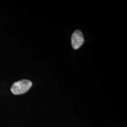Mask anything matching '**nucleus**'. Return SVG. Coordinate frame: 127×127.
Returning a JSON list of instances; mask_svg holds the SVG:
<instances>
[{"mask_svg":"<svg viewBox=\"0 0 127 127\" xmlns=\"http://www.w3.org/2000/svg\"><path fill=\"white\" fill-rule=\"evenodd\" d=\"M84 42V37L82 32L79 30L75 31L71 37V43L75 50L80 48Z\"/></svg>","mask_w":127,"mask_h":127,"instance_id":"f03ea898","label":"nucleus"},{"mask_svg":"<svg viewBox=\"0 0 127 127\" xmlns=\"http://www.w3.org/2000/svg\"><path fill=\"white\" fill-rule=\"evenodd\" d=\"M32 85V83L31 81L27 80H22L15 82L10 90L14 95H21L27 92Z\"/></svg>","mask_w":127,"mask_h":127,"instance_id":"f257e3e1","label":"nucleus"}]
</instances>
